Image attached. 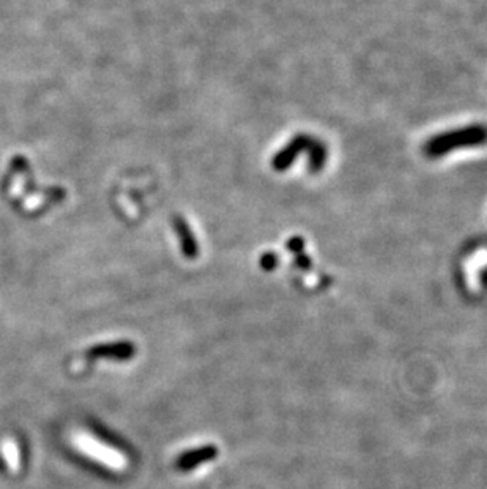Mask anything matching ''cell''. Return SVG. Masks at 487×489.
I'll use <instances>...</instances> for the list:
<instances>
[{"instance_id": "obj_5", "label": "cell", "mask_w": 487, "mask_h": 489, "mask_svg": "<svg viewBox=\"0 0 487 489\" xmlns=\"http://www.w3.org/2000/svg\"><path fill=\"white\" fill-rule=\"evenodd\" d=\"M217 456V448L213 445H206L201 448H196V450L187 451L184 456L177 459L176 466L181 471H190V468H195L196 466L203 464V462H208Z\"/></svg>"}, {"instance_id": "obj_3", "label": "cell", "mask_w": 487, "mask_h": 489, "mask_svg": "<svg viewBox=\"0 0 487 489\" xmlns=\"http://www.w3.org/2000/svg\"><path fill=\"white\" fill-rule=\"evenodd\" d=\"M76 445L79 450L88 454L89 458L95 459L110 468H124L125 459L121 453L112 450L111 447L102 444V442L90 437V435L81 434L76 439Z\"/></svg>"}, {"instance_id": "obj_2", "label": "cell", "mask_w": 487, "mask_h": 489, "mask_svg": "<svg viewBox=\"0 0 487 489\" xmlns=\"http://www.w3.org/2000/svg\"><path fill=\"white\" fill-rule=\"evenodd\" d=\"M301 152L309 154L312 171H319L323 168L326 160V147L312 137L304 135H298L296 138H293L291 142L277 154L274 160H272V168L276 171H285L286 168H290Z\"/></svg>"}, {"instance_id": "obj_6", "label": "cell", "mask_w": 487, "mask_h": 489, "mask_svg": "<svg viewBox=\"0 0 487 489\" xmlns=\"http://www.w3.org/2000/svg\"><path fill=\"white\" fill-rule=\"evenodd\" d=\"M175 230L181 239V249L187 258H195L198 255V244L190 226L181 217H175Z\"/></svg>"}, {"instance_id": "obj_1", "label": "cell", "mask_w": 487, "mask_h": 489, "mask_svg": "<svg viewBox=\"0 0 487 489\" xmlns=\"http://www.w3.org/2000/svg\"><path fill=\"white\" fill-rule=\"evenodd\" d=\"M487 142V127L471 125L442 133L426 143L424 151L429 157H442L456 149L481 146Z\"/></svg>"}, {"instance_id": "obj_7", "label": "cell", "mask_w": 487, "mask_h": 489, "mask_svg": "<svg viewBox=\"0 0 487 489\" xmlns=\"http://www.w3.org/2000/svg\"><path fill=\"white\" fill-rule=\"evenodd\" d=\"M278 263V258L276 253H264L262 257V267L266 271H272Z\"/></svg>"}, {"instance_id": "obj_4", "label": "cell", "mask_w": 487, "mask_h": 489, "mask_svg": "<svg viewBox=\"0 0 487 489\" xmlns=\"http://www.w3.org/2000/svg\"><path fill=\"white\" fill-rule=\"evenodd\" d=\"M133 353H135V347H133V344H130V343H116V344L97 345L93 348H89V350L86 352L75 364H73V367H75V371L79 372V371L86 369V367H90V363L93 359L105 358V359L124 361V359L131 358Z\"/></svg>"}]
</instances>
